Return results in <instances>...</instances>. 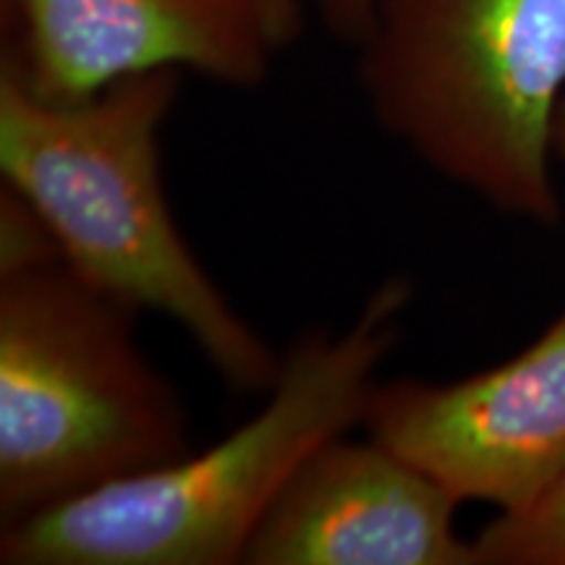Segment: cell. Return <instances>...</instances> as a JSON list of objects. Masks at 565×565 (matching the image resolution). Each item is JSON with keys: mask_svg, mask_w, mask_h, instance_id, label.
Returning a JSON list of instances; mask_svg holds the SVG:
<instances>
[{"mask_svg": "<svg viewBox=\"0 0 565 565\" xmlns=\"http://www.w3.org/2000/svg\"><path fill=\"white\" fill-rule=\"evenodd\" d=\"M356 47L387 137L503 215L561 223L565 0H374Z\"/></svg>", "mask_w": 565, "mask_h": 565, "instance_id": "obj_3", "label": "cell"}, {"mask_svg": "<svg viewBox=\"0 0 565 565\" xmlns=\"http://www.w3.org/2000/svg\"><path fill=\"white\" fill-rule=\"evenodd\" d=\"M303 3L312 6L328 32L351 45H359V40L364 38L374 11V0H303Z\"/></svg>", "mask_w": 565, "mask_h": 565, "instance_id": "obj_9", "label": "cell"}, {"mask_svg": "<svg viewBox=\"0 0 565 565\" xmlns=\"http://www.w3.org/2000/svg\"><path fill=\"white\" fill-rule=\"evenodd\" d=\"M553 154H555V166L565 173V97H563L561 108H557V118H555Z\"/></svg>", "mask_w": 565, "mask_h": 565, "instance_id": "obj_11", "label": "cell"}, {"mask_svg": "<svg viewBox=\"0 0 565 565\" xmlns=\"http://www.w3.org/2000/svg\"><path fill=\"white\" fill-rule=\"evenodd\" d=\"M181 76L147 71L53 103L0 71V175L82 280L179 324L233 391L267 393L282 353L204 270L168 204L160 134Z\"/></svg>", "mask_w": 565, "mask_h": 565, "instance_id": "obj_1", "label": "cell"}, {"mask_svg": "<svg viewBox=\"0 0 565 565\" xmlns=\"http://www.w3.org/2000/svg\"><path fill=\"white\" fill-rule=\"evenodd\" d=\"M362 427L461 503L526 505L565 469V309L532 345L471 377L377 383Z\"/></svg>", "mask_w": 565, "mask_h": 565, "instance_id": "obj_5", "label": "cell"}, {"mask_svg": "<svg viewBox=\"0 0 565 565\" xmlns=\"http://www.w3.org/2000/svg\"><path fill=\"white\" fill-rule=\"evenodd\" d=\"M134 317L58 252L0 265V524L192 450Z\"/></svg>", "mask_w": 565, "mask_h": 565, "instance_id": "obj_4", "label": "cell"}, {"mask_svg": "<svg viewBox=\"0 0 565 565\" xmlns=\"http://www.w3.org/2000/svg\"><path fill=\"white\" fill-rule=\"evenodd\" d=\"M475 547L479 565H565V469L526 505L494 515Z\"/></svg>", "mask_w": 565, "mask_h": 565, "instance_id": "obj_8", "label": "cell"}, {"mask_svg": "<svg viewBox=\"0 0 565 565\" xmlns=\"http://www.w3.org/2000/svg\"><path fill=\"white\" fill-rule=\"evenodd\" d=\"M263 17L267 32L278 51L288 47L301 34L303 26V0H249Z\"/></svg>", "mask_w": 565, "mask_h": 565, "instance_id": "obj_10", "label": "cell"}, {"mask_svg": "<svg viewBox=\"0 0 565 565\" xmlns=\"http://www.w3.org/2000/svg\"><path fill=\"white\" fill-rule=\"evenodd\" d=\"M412 280L374 288L343 333L307 330L265 406L223 440L0 524L3 565H231L303 461L364 422Z\"/></svg>", "mask_w": 565, "mask_h": 565, "instance_id": "obj_2", "label": "cell"}, {"mask_svg": "<svg viewBox=\"0 0 565 565\" xmlns=\"http://www.w3.org/2000/svg\"><path fill=\"white\" fill-rule=\"evenodd\" d=\"M0 71L32 95L74 103L147 71H192L233 89L278 55L249 0H0Z\"/></svg>", "mask_w": 565, "mask_h": 565, "instance_id": "obj_6", "label": "cell"}, {"mask_svg": "<svg viewBox=\"0 0 565 565\" xmlns=\"http://www.w3.org/2000/svg\"><path fill=\"white\" fill-rule=\"evenodd\" d=\"M461 500L366 435L303 461L259 524L246 565H479L456 526Z\"/></svg>", "mask_w": 565, "mask_h": 565, "instance_id": "obj_7", "label": "cell"}]
</instances>
